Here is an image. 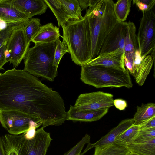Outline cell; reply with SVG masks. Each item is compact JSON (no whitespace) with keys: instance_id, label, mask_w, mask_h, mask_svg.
<instances>
[{"instance_id":"8fae6325","label":"cell","mask_w":155,"mask_h":155,"mask_svg":"<svg viewBox=\"0 0 155 155\" xmlns=\"http://www.w3.org/2000/svg\"><path fill=\"white\" fill-rule=\"evenodd\" d=\"M126 26L127 22L118 21L117 23L104 40L99 55L111 52L118 49L124 51Z\"/></svg>"},{"instance_id":"d6986e66","label":"cell","mask_w":155,"mask_h":155,"mask_svg":"<svg viewBox=\"0 0 155 155\" xmlns=\"http://www.w3.org/2000/svg\"><path fill=\"white\" fill-rule=\"evenodd\" d=\"M136 32V27L134 23L127 22L124 48L125 56L135 57V52L138 49Z\"/></svg>"},{"instance_id":"ffe728a7","label":"cell","mask_w":155,"mask_h":155,"mask_svg":"<svg viewBox=\"0 0 155 155\" xmlns=\"http://www.w3.org/2000/svg\"><path fill=\"white\" fill-rule=\"evenodd\" d=\"M154 59L150 55H148L136 68L133 75L136 82L139 86H142L153 66Z\"/></svg>"},{"instance_id":"44dd1931","label":"cell","mask_w":155,"mask_h":155,"mask_svg":"<svg viewBox=\"0 0 155 155\" xmlns=\"http://www.w3.org/2000/svg\"><path fill=\"white\" fill-rule=\"evenodd\" d=\"M155 116V104L148 103L141 106H137V111L133 119L134 125H140L147 120Z\"/></svg>"},{"instance_id":"2e32d148","label":"cell","mask_w":155,"mask_h":155,"mask_svg":"<svg viewBox=\"0 0 155 155\" xmlns=\"http://www.w3.org/2000/svg\"><path fill=\"white\" fill-rule=\"evenodd\" d=\"M25 133L14 135L6 134L1 137L5 155H20Z\"/></svg>"},{"instance_id":"e575fe53","label":"cell","mask_w":155,"mask_h":155,"mask_svg":"<svg viewBox=\"0 0 155 155\" xmlns=\"http://www.w3.org/2000/svg\"><path fill=\"white\" fill-rule=\"evenodd\" d=\"M114 105L116 108L120 110H124L127 106V104L126 101L121 99L114 100Z\"/></svg>"},{"instance_id":"836d02e7","label":"cell","mask_w":155,"mask_h":155,"mask_svg":"<svg viewBox=\"0 0 155 155\" xmlns=\"http://www.w3.org/2000/svg\"><path fill=\"white\" fill-rule=\"evenodd\" d=\"M140 126V129L155 127V116L147 120Z\"/></svg>"},{"instance_id":"30bf717a","label":"cell","mask_w":155,"mask_h":155,"mask_svg":"<svg viewBox=\"0 0 155 155\" xmlns=\"http://www.w3.org/2000/svg\"><path fill=\"white\" fill-rule=\"evenodd\" d=\"M44 128L42 127L36 130L32 138H25L20 155H46L52 139L50 133Z\"/></svg>"},{"instance_id":"5b68a950","label":"cell","mask_w":155,"mask_h":155,"mask_svg":"<svg viewBox=\"0 0 155 155\" xmlns=\"http://www.w3.org/2000/svg\"><path fill=\"white\" fill-rule=\"evenodd\" d=\"M29 48L24 58V70L34 75L53 81L58 74L53 65L56 41L35 44Z\"/></svg>"},{"instance_id":"3957f363","label":"cell","mask_w":155,"mask_h":155,"mask_svg":"<svg viewBox=\"0 0 155 155\" xmlns=\"http://www.w3.org/2000/svg\"><path fill=\"white\" fill-rule=\"evenodd\" d=\"M62 27L61 37L67 43L72 61L81 66L88 62L92 59V43L87 18L69 20Z\"/></svg>"},{"instance_id":"7a4b0ae2","label":"cell","mask_w":155,"mask_h":155,"mask_svg":"<svg viewBox=\"0 0 155 155\" xmlns=\"http://www.w3.org/2000/svg\"><path fill=\"white\" fill-rule=\"evenodd\" d=\"M112 0H91L84 16L88 20L92 39L91 58L98 55L105 38L119 21Z\"/></svg>"},{"instance_id":"ba28073f","label":"cell","mask_w":155,"mask_h":155,"mask_svg":"<svg viewBox=\"0 0 155 155\" xmlns=\"http://www.w3.org/2000/svg\"><path fill=\"white\" fill-rule=\"evenodd\" d=\"M32 121L35 122L31 117L20 111L0 110V122L10 134L17 135L26 133Z\"/></svg>"},{"instance_id":"603a6c76","label":"cell","mask_w":155,"mask_h":155,"mask_svg":"<svg viewBox=\"0 0 155 155\" xmlns=\"http://www.w3.org/2000/svg\"><path fill=\"white\" fill-rule=\"evenodd\" d=\"M130 151L140 155H155V138L139 143H130L126 146Z\"/></svg>"},{"instance_id":"ab89813d","label":"cell","mask_w":155,"mask_h":155,"mask_svg":"<svg viewBox=\"0 0 155 155\" xmlns=\"http://www.w3.org/2000/svg\"><path fill=\"white\" fill-rule=\"evenodd\" d=\"M127 155H140L136 153L132 152L130 151L128 153Z\"/></svg>"},{"instance_id":"1f68e13d","label":"cell","mask_w":155,"mask_h":155,"mask_svg":"<svg viewBox=\"0 0 155 155\" xmlns=\"http://www.w3.org/2000/svg\"><path fill=\"white\" fill-rule=\"evenodd\" d=\"M20 23H7V28L0 31V48L7 43L13 30Z\"/></svg>"},{"instance_id":"e0dca14e","label":"cell","mask_w":155,"mask_h":155,"mask_svg":"<svg viewBox=\"0 0 155 155\" xmlns=\"http://www.w3.org/2000/svg\"><path fill=\"white\" fill-rule=\"evenodd\" d=\"M60 36L59 28L49 23L41 26L31 41L35 44L51 43L55 42Z\"/></svg>"},{"instance_id":"4dcf8cb0","label":"cell","mask_w":155,"mask_h":155,"mask_svg":"<svg viewBox=\"0 0 155 155\" xmlns=\"http://www.w3.org/2000/svg\"><path fill=\"white\" fill-rule=\"evenodd\" d=\"M90 136L86 134L75 146L66 152L64 155H80L85 144L90 143Z\"/></svg>"},{"instance_id":"484cf974","label":"cell","mask_w":155,"mask_h":155,"mask_svg":"<svg viewBox=\"0 0 155 155\" xmlns=\"http://www.w3.org/2000/svg\"><path fill=\"white\" fill-rule=\"evenodd\" d=\"M129 151L126 146L114 143L103 148L95 149L93 155H127Z\"/></svg>"},{"instance_id":"f546056e","label":"cell","mask_w":155,"mask_h":155,"mask_svg":"<svg viewBox=\"0 0 155 155\" xmlns=\"http://www.w3.org/2000/svg\"><path fill=\"white\" fill-rule=\"evenodd\" d=\"M56 44L53 65L58 68L63 55L67 52L69 53V51L67 43L64 39H63L62 41L61 42L59 38H58L56 41Z\"/></svg>"},{"instance_id":"ac0fdd59","label":"cell","mask_w":155,"mask_h":155,"mask_svg":"<svg viewBox=\"0 0 155 155\" xmlns=\"http://www.w3.org/2000/svg\"><path fill=\"white\" fill-rule=\"evenodd\" d=\"M0 19L7 23H18L29 18L14 7L0 0Z\"/></svg>"},{"instance_id":"9a60e30c","label":"cell","mask_w":155,"mask_h":155,"mask_svg":"<svg viewBox=\"0 0 155 155\" xmlns=\"http://www.w3.org/2000/svg\"><path fill=\"white\" fill-rule=\"evenodd\" d=\"M109 108L101 109L92 111H78L71 105L67 112V120L76 121L92 122L102 118L108 112Z\"/></svg>"},{"instance_id":"8d00e7d4","label":"cell","mask_w":155,"mask_h":155,"mask_svg":"<svg viewBox=\"0 0 155 155\" xmlns=\"http://www.w3.org/2000/svg\"><path fill=\"white\" fill-rule=\"evenodd\" d=\"M82 10L86 9L90 5L91 0H78Z\"/></svg>"},{"instance_id":"7c38bea8","label":"cell","mask_w":155,"mask_h":155,"mask_svg":"<svg viewBox=\"0 0 155 155\" xmlns=\"http://www.w3.org/2000/svg\"><path fill=\"white\" fill-rule=\"evenodd\" d=\"M25 14L30 19L45 12L48 7L44 0H2Z\"/></svg>"},{"instance_id":"7402d4cb","label":"cell","mask_w":155,"mask_h":155,"mask_svg":"<svg viewBox=\"0 0 155 155\" xmlns=\"http://www.w3.org/2000/svg\"><path fill=\"white\" fill-rule=\"evenodd\" d=\"M55 15L59 27H62L69 20V16L60 0H44Z\"/></svg>"},{"instance_id":"60d3db41","label":"cell","mask_w":155,"mask_h":155,"mask_svg":"<svg viewBox=\"0 0 155 155\" xmlns=\"http://www.w3.org/2000/svg\"></svg>"},{"instance_id":"83f0119b","label":"cell","mask_w":155,"mask_h":155,"mask_svg":"<svg viewBox=\"0 0 155 155\" xmlns=\"http://www.w3.org/2000/svg\"><path fill=\"white\" fill-rule=\"evenodd\" d=\"M140 130V125L133 124L120 135L115 143L125 146L130 144Z\"/></svg>"},{"instance_id":"d4e9b609","label":"cell","mask_w":155,"mask_h":155,"mask_svg":"<svg viewBox=\"0 0 155 155\" xmlns=\"http://www.w3.org/2000/svg\"><path fill=\"white\" fill-rule=\"evenodd\" d=\"M132 0H118L114 5L116 17L120 22L125 21L130 11Z\"/></svg>"},{"instance_id":"277c9868","label":"cell","mask_w":155,"mask_h":155,"mask_svg":"<svg viewBox=\"0 0 155 155\" xmlns=\"http://www.w3.org/2000/svg\"><path fill=\"white\" fill-rule=\"evenodd\" d=\"M128 70L101 65L85 64L81 66V80L85 84L98 88L106 87L131 88L133 84Z\"/></svg>"},{"instance_id":"4316f807","label":"cell","mask_w":155,"mask_h":155,"mask_svg":"<svg viewBox=\"0 0 155 155\" xmlns=\"http://www.w3.org/2000/svg\"><path fill=\"white\" fill-rule=\"evenodd\" d=\"M41 26L40 19L38 18H31L28 21L25 27L24 32L28 45H30L32 39Z\"/></svg>"},{"instance_id":"52a82bcc","label":"cell","mask_w":155,"mask_h":155,"mask_svg":"<svg viewBox=\"0 0 155 155\" xmlns=\"http://www.w3.org/2000/svg\"><path fill=\"white\" fill-rule=\"evenodd\" d=\"M29 19L17 25L13 30L7 43L6 49L11 54L8 62L15 67L24 59L29 48L24 32L25 25Z\"/></svg>"},{"instance_id":"f1b7e54d","label":"cell","mask_w":155,"mask_h":155,"mask_svg":"<svg viewBox=\"0 0 155 155\" xmlns=\"http://www.w3.org/2000/svg\"><path fill=\"white\" fill-rule=\"evenodd\" d=\"M155 138V127L140 129L130 143H139Z\"/></svg>"},{"instance_id":"4fadbf2b","label":"cell","mask_w":155,"mask_h":155,"mask_svg":"<svg viewBox=\"0 0 155 155\" xmlns=\"http://www.w3.org/2000/svg\"><path fill=\"white\" fill-rule=\"evenodd\" d=\"M124 57V51L118 49L111 52L99 55L86 64L114 67L125 70Z\"/></svg>"},{"instance_id":"cb8c5ba5","label":"cell","mask_w":155,"mask_h":155,"mask_svg":"<svg viewBox=\"0 0 155 155\" xmlns=\"http://www.w3.org/2000/svg\"><path fill=\"white\" fill-rule=\"evenodd\" d=\"M67 12L70 20L76 21L83 18L82 9L78 0H60Z\"/></svg>"},{"instance_id":"d6a6232c","label":"cell","mask_w":155,"mask_h":155,"mask_svg":"<svg viewBox=\"0 0 155 155\" xmlns=\"http://www.w3.org/2000/svg\"><path fill=\"white\" fill-rule=\"evenodd\" d=\"M132 1L133 3L135 4L139 10L142 12L148 11L153 8L144 2L143 0H134Z\"/></svg>"},{"instance_id":"f35d334b","label":"cell","mask_w":155,"mask_h":155,"mask_svg":"<svg viewBox=\"0 0 155 155\" xmlns=\"http://www.w3.org/2000/svg\"><path fill=\"white\" fill-rule=\"evenodd\" d=\"M0 155H5V152L2 143L1 137L0 136Z\"/></svg>"},{"instance_id":"d590c367","label":"cell","mask_w":155,"mask_h":155,"mask_svg":"<svg viewBox=\"0 0 155 155\" xmlns=\"http://www.w3.org/2000/svg\"><path fill=\"white\" fill-rule=\"evenodd\" d=\"M6 43L0 48V70L3 69V65L7 63L5 55V51L6 48Z\"/></svg>"},{"instance_id":"74e56055","label":"cell","mask_w":155,"mask_h":155,"mask_svg":"<svg viewBox=\"0 0 155 155\" xmlns=\"http://www.w3.org/2000/svg\"><path fill=\"white\" fill-rule=\"evenodd\" d=\"M8 26V23L6 21L1 20L0 21V31L5 29Z\"/></svg>"},{"instance_id":"5bb4252c","label":"cell","mask_w":155,"mask_h":155,"mask_svg":"<svg viewBox=\"0 0 155 155\" xmlns=\"http://www.w3.org/2000/svg\"><path fill=\"white\" fill-rule=\"evenodd\" d=\"M133 118L122 120L115 127L111 130L107 134L101 137L95 143H88V146L84 154L89 149L93 148L100 149L109 146L115 142L117 138L122 133L134 124Z\"/></svg>"},{"instance_id":"6da1fadb","label":"cell","mask_w":155,"mask_h":155,"mask_svg":"<svg viewBox=\"0 0 155 155\" xmlns=\"http://www.w3.org/2000/svg\"><path fill=\"white\" fill-rule=\"evenodd\" d=\"M0 110L20 111L44 128L61 125L67 117L58 92L24 70L15 68L0 73Z\"/></svg>"},{"instance_id":"8992f818","label":"cell","mask_w":155,"mask_h":155,"mask_svg":"<svg viewBox=\"0 0 155 155\" xmlns=\"http://www.w3.org/2000/svg\"><path fill=\"white\" fill-rule=\"evenodd\" d=\"M137 38L141 56L144 58L148 54L155 59V15L152 9L143 12Z\"/></svg>"},{"instance_id":"9c48e42d","label":"cell","mask_w":155,"mask_h":155,"mask_svg":"<svg viewBox=\"0 0 155 155\" xmlns=\"http://www.w3.org/2000/svg\"><path fill=\"white\" fill-rule=\"evenodd\" d=\"M113 95L101 91L80 94L74 106L78 111H87L110 108L114 105Z\"/></svg>"}]
</instances>
